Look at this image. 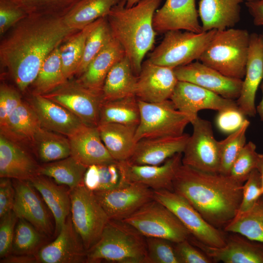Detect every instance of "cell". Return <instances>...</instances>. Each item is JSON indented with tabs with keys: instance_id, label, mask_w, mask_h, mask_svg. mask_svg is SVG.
<instances>
[{
	"instance_id": "obj_1",
	"label": "cell",
	"mask_w": 263,
	"mask_h": 263,
	"mask_svg": "<svg viewBox=\"0 0 263 263\" xmlns=\"http://www.w3.org/2000/svg\"><path fill=\"white\" fill-rule=\"evenodd\" d=\"M78 31L68 26L63 17L28 15L1 38V68L25 93L48 56Z\"/></svg>"
},
{
	"instance_id": "obj_2",
	"label": "cell",
	"mask_w": 263,
	"mask_h": 263,
	"mask_svg": "<svg viewBox=\"0 0 263 263\" xmlns=\"http://www.w3.org/2000/svg\"><path fill=\"white\" fill-rule=\"evenodd\" d=\"M244 183L229 175L200 171L182 164L173 190L184 197L210 225L224 227L236 215Z\"/></svg>"
},
{
	"instance_id": "obj_3",
	"label": "cell",
	"mask_w": 263,
	"mask_h": 263,
	"mask_svg": "<svg viewBox=\"0 0 263 263\" xmlns=\"http://www.w3.org/2000/svg\"><path fill=\"white\" fill-rule=\"evenodd\" d=\"M162 0H140L127 7L126 0H123L106 17L113 38L122 46L137 76L145 55L155 42L153 19Z\"/></svg>"
},
{
	"instance_id": "obj_4",
	"label": "cell",
	"mask_w": 263,
	"mask_h": 263,
	"mask_svg": "<svg viewBox=\"0 0 263 263\" xmlns=\"http://www.w3.org/2000/svg\"><path fill=\"white\" fill-rule=\"evenodd\" d=\"M146 238L122 221L110 220L97 243L87 251L86 263H147Z\"/></svg>"
},
{
	"instance_id": "obj_5",
	"label": "cell",
	"mask_w": 263,
	"mask_h": 263,
	"mask_svg": "<svg viewBox=\"0 0 263 263\" xmlns=\"http://www.w3.org/2000/svg\"><path fill=\"white\" fill-rule=\"evenodd\" d=\"M250 34L243 29L217 30L199 60L225 76L243 80L245 74Z\"/></svg>"
},
{
	"instance_id": "obj_6",
	"label": "cell",
	"mask_w": 263,
	"mask_h": 263,
	"mask_svg": "<svg viewBox=\"0 0 263 263\" xmlns=\"http://www.w3.org/2000/svg\"><path fill=\"white\" fill-rule=\"evenodd\" d=\"M216 30L201 33L172 30L164 34L160 43L148 58L155 64L174 69L199 60Z\"/></svg>"
},
{
	"instance_id": "obj_7",
	"label": "cell",
	"mask_w": 263,
	"mask_h": 263,
	"mask_svg": "<svg viewBox=\"0 0 263 263\" xmlns=\"http://www.w3.org/2000/svg\"><path fill=\"white\" fill-rule=\"evenodd\" d=\"M69 191L72 223L87 251L99 240L110 219L94 192L83 183Z\"/></svg>"
},
{
	"instance_id": "obj_8",
	"label": "cell",
	"mask_w": 263,
	"mask_h": 263,
	"mask_svg": "<svg viewBox=\"0 0 263 263\" xmlns=\"http://www.w3.org/2000/svg\"><path fill=\"white\" fill-rule=\"evenodd\" d=\"M140 122L135 135V141L144 138L180 136L190 117L177 110L170 100L149 103L138 99Z\"/></svg>"
},
{
	"instance_id": "obj_9",
	"label": "cell",
	"mask_w": 263,
	"mask_h": 263,
	"mask_svg": "<svg viewBox=\"0 0 263 263\" xmlns=\"http://www.w3.org/2000/svg\"><path fill=\"white\" fill-rule=\"evenodd\" d=\"M122 221L146 238H163L173 244L188 239L191 235L171 211L154 199Z\"/></svg>"
},
{
	"instance_id": "obj_10",
	"label": "cell",
	"mask_w": 263,
	"mask_h": 263,
	"mask_svg": "<svg viewBox=\"0 0 263 263\" xmlns=\"http://www.w3.org/2000/svg\"><path fill=\"white\" fill-rule=\"evenodd\" d=\"M153 199L171 211L197 240L213 247L225 244L226 238L224 234L208 223L182 196L174 191L157 190H153Z\"/></svg>"
},
{
	"instance_id": "obj_11",
	"label": "cell",
	"mask_w": 263,
	"mask_h": 263,
	"mask_svg": "<svg viewBox=\"0 0 263 263\" xmlns=\"http://www.w3.org/2000/svg\"><path fill=\"white\" fill-rule=\"evenodd\" d=\"M191 124L193 132L182 153V164L209 173H219V142L214 137L211 123L198 116Z\"/></svg>"
},
{
	"instance_id": "obj_12",
	"label": "cell",
	"mask_w": 263,
	"mask_h": 263,
	"mask_svg": "<svg viewBox=\"0 0 263 263\" xmlns=\"http://www.w3.org/2000/svg\"><path fill=\"white\" fill-rule=\"evenodd\" d=\"M42 95L65 108L85 125L97 127L102 94L87 88L76 79H68Z\"/></svg>"
},
{
	"instance_id": "obj_13",
	"label": "cell",
	"mask_w": 263,
	"mask_h": 263,
	"mask_svg": "<svg viewBox=\"0 0 263 263\" xmlns=\"http://www.w3.org/2000/svg\"><path fill=\"white\" fill-rule=\"evenodd\" d=\"M110 220L122 221L153 199V190L139 183L94 192Z\"/></svg>"
},
{
	"instance_id": "obj_14",
	"label": "cell",
	"mask_w": 263,
	"mask_h": 263,
	"mask_svg": "<svg viewBox=\"0 0 263 263\" xmlns=\"http://www.w3.org/2000/svg\"><path fill=\"white\" fill-rule=\"evenodd\" d=\"M174 71L178 80L194 84L224 98L235 100L240 94L242 79L225 76L199 60L175 68Z\"/></svg>"
},
{
	"instance_id": "obj_15",
	"label": "cell",
	"mask_w": 263,
	"mask_h": 263,
	"mask_svg": "<svg viewBox=\"0 0 263 263\" xmlns=\"http://www.w3.org/2000/svg\"><path fill=\"white\" fill-rule=\"evenodd\" d=\"M15 198L13 210L18 218L31 224L44 236L54 231L49 208L37 190L28 180L13 179Z\"/></svg>"
},
{
	"instance_id": "obj_16",
	"label": "cell",
	"mask_w": 263,
	"mask_h": 263,
	"mask_svg": "<svg viewBox=\"0 0 263 263\" xmlns=\"http://www.w3.org/2000/svg\"><path fill=\"white\" fill-rule=\"evenodd\" d=\"M169 99L177 110L190 117V123L202 110L218 112L237 106L235 100L224 98L194 84L179 80Z\"/></svg>"
},
{
	"instance_id": "obj_17",
	"label": "cell",
	"mask_w": 263,
	"mask_h": 263,
	"mask_svg": "<svg viewBox=\"0 0 263 263\" xmlns=\"http://www.w3.org/2000/svg\"><path fill=\"white\" fill-rule=\"evenodd\" d=\"M178 81L174 69L155 64L148 59L143 62L137 76L135 96L149 103L169 99Z\"/></svg>"
},
{
	"instance_id": "obj_18",
	"label": "cell",
	"mask_w": 263,
	"mask_h": 263,
	"mask_svg": "<svg viewBox=\"0 0 263 263\" xmlns=\"http://www.w3.org/2000/svg\"><path fill=\"white\" fill-rule=\"evenodd\" d=\"M37 263H86L87 250L73 225L71 213L56 237L35 254Z\"/></svg>"
},
{
	"instance_id": "obj_19",
	"label": "cell",
	"mask_w": 263,
	"mask_h": 263,
	"mask_svg": "<svg viewBox=\"0 0 263 263\" xmlns=\"http://www.w3.org/2000/svg\"><path fill=\"white\" fill-rule=\"evenodd\" d=\"M182 153H178L159 165L132 164L127 160L119 164L129 183L144 185L153 190H173V181L182 164Z\"/></svg>"
},
{
	"instance_id": "obj_20",
	"label": "cell",
	"mask_w": 263,
	"mask_h": 263,
	"mask_svg": "<svg viewBox=\"0 0 263 263\" xmlns=\"http://www.w3.org/2000/svg\"><path fill=\"white\" fill-rule=\"evenodd\" d=\"M263 80V36L252 33L250 41L244 80L236 103L245 116H255V97Z\"/></svg>"
},
{
	"instance_id": "obj_21",
	"label": "cell",
	"mask_w": 263,
	"mask_h": 263,
	"mask_svg": "<svg viewBox=\"0 0 263 263\" xmlns=\"http://www.w3.org/2000/svg\"><path fill=\"white\" fill-rule=\"evenodd\" d=\"M195 0H166L153 16V26L156 33L185 30L201 33L202 25Z\"/></svg>"
},
{
	"instance_id": "obj_22",
	"label": "cell",
	"mask_w": 263,
	"mask_h": 263,
	"mask_svg": "<svg viewBox=\"0 0 263 263\" xmlns=\"http://www.w3.org/2000/svg\"><path fill=\"white\" fill-rule=\"evenodd\" d=\"M26 101L37 114L41 126L46 129L69 137L85 125L65 108L42 95L31 94Z\"/></svg>"
},
{
	"instance_id": "obj_23",
	"label": "cell",
	"mask_w": 263,
	"mask_h": 263,
	"mask_svg": "<svg viewBox=\"0 0 263 263\" xmlns=\"http://www.w3.org/2000/svg\"><path fill=\"white\" fill-rule=\"evenodd\" d=\"M190 242L198 248L213 262L224 263H263V249L249 242L246 238L233 235L226 238L221 247L210 246L195 239L191 235Z\"/></svg>"
},
{
	"instance_id": "obj_24",
	"label": "cell",
	"mask_w": 263,
	"mask_h": 263,
	"mask_svg": "<svg viewBox=\"0 0 263 263\" xmlns=\"http://www.w3.org/2000/svg\"><path fill=\"white\" fill-rule=\"evenodd\" d=\"M38 165L27 148L0 133V177L30 180L38 174Z\"/></svg>"
},
{
	"instance_id": "obj_25",
	"label": "cell",
	"mask_w": 263,
	"mask_h": 263,
	"mask_svg": "<svg viewBox=\"0 0 263 263\" xmlns=\"http://www.w3.org/2000/svg\"><path fill=\"white\" fill-rule=\"evenodd\" d=\"M189 135L162 138H144L138 141L127 160L132 164L159 165L178 153H183Z\"/></svg>"
},
{
	"instance_id": "obj_26",
	"label": "cell",
	"mask_w": 263,
	"mask_h": 263,
	"mask_svg": "<svg viewBox=\"0 0 263 263\" xmlns=\"http://www.w3.org/2000/svg\"><path fill=\"white\" fill-rule=\"evenodd\" d=\"M68 138L71 155L87 167L116 161L102 141L97 127L85 125Z\"/></svg>"
},
{
	"instance_id": "obj_27",
	"label": "cell",
	"mask_w": 263,
	"mask_h": 263,
	"mask_svg": "<svg viewBox=\"0 0 263 263\" xmlns=\"http://www.w3.org/2000/svg\"><path fill=\"white\" fill-rule=\"evenodd\" d=\"M246 0H200L198 12L203 31L233 28L241 19V4Z\"/></svg>"
},
{
	"instance_id": "obj_28",
	"label": "cell",
	"mask_w": 263,
	"mask_h": 263,
	"mask_svg": "<svg viewBox=\"0 0 263 263\" xmlns=\"http://www.w3.org/2000/svg\"><path fill=\"white\" fill-rule=\"evenodd\" d=\"M126 56L121 44L113 38L76 79L87 88L102 94L105 79L112 68Z\"/></svg>"
},
{
	"instance_id": "obj_29",
	"label": "cell",
	"mask_w": 263,
	"mask_h": 263,
	"mask_svg": "<svg viewBox=\"0 0 263 263\" xmlns=\"http://www.w3.org/2000/svg\"><path fill=\"white\" fill-rule=\"evenodd\" d=\"M29 181L40 194L55 220V234L57 235L71 212L69 191L54 183L49 177L38 174Z\"/></svg>"
},
{
	"instance_id": "obj_30",
	"label": "cell",
	"mask_w": 263,
	"mask_h": 263,
	"mask_svg": "<svg viewBox=\"0 0 263 263\" xmlns=\"http://www.w3.org/2000/svg\"><path fill=\"white\" fill-rule=\"evenodd\" d=\"M41 127L33 108L26 100H22L10 115L5 126L0 128V133L31 149L35 136Z\"/></svg>"
},
{
	"instance_id": "obj_31",
	"label": "cell",
	"mask_w": 263,
	"mask_h": 263,
	"mask_svg": "<svg viewBox=\"0 0 263 263\" xmlns=\"http://www.w3.org/2000/svg\"><path fill=\"white\" fill-rule=\"evenodd\" d=\"M137 127L117 123L97 126L101 140L114 160L126 161L132 156L136 143L135 135Z\"/></svg>"
},
{
	"instance_id": "obj_32",
	"label": "cell",
	"mask_w": 263,
	"mask_h": 263,
	"mask_svg": "<svg viewBox=\"0 0 263 263\" xmlns=\"http://www.w3.org/2000/svg\"><path fill=\"white\" fill-rule=\"evenodd\" d=\"M137 76L125 56L108 73L102 90L103 100L135 96Z\"/></svg>"
},
{
	"instance_id": "obj_33",
	"label": "cell",
	"mask_w": 263,
	"mask_h": 263,
	"mask_svg": "<svg viewBox=\"0 0 263 263\" xmlns=\"http://www.w3.org/2000/svg\"><path fill=\"white\" fill-rule=\"evenodd\" d=\"M31 149L42 163L59 160L71 155L68 137L42 127L36 133Z\"/></svg>"
},
{
	"instance_id": "obj_34",
	"label": "cell",
	"mask_w": 263,
	"mask_h": 263,
	"mask_svg": "<svg viewBox=\"0 0 263 263\" xmlns=\"http://www.w3.org/2000/svg\"><path fill=\"white\" fill-rule=\"evenodd\" d=\"M140 117L138 99L136 96L103 100L99 109L98 125L117 123L138 126Z\"/></svg>"
},
{
	"instance_id": "obj_35",
	"label": "cell",
	"mask_w": 263,
	"mask_h": 263,
	"mask_svg": "<svg viewBox=\"0 0 263 263\" xmlns=\"http://www.w3.org/2000/svg\"><path fill=\"white\" fill-rule=\"evenodd\" d=\"M87 167L80 163L74 156L40 165L38 174L54 179L60 185H66L70 189L83 183Z\"/></svg>"
},
{
	"instance_id": "obj_36",
	"label": "cell",
	"mask_w": 263,
	"mask_h": 263,
	"mask_svg": "<svg viewBox=\"0 0 263 263\" xmlns=\"http://www.w3.org/2000/svg\"><path fill=\"white\" fill-rule=\"evenodd\" d=\"M83 183L93 192L117 188L129 184L118 161L89 166L85 173Z\"/></svg>"
},
{
	"instance_id": "obj_37",
	"label": "cell",
	"mask_w": 263,
	"mask_h": 263,
	"mask_svg": "<svg viewBox=\"0 0 263 263\" xmlns=\"http://www.w3.org/2000/svg\"><path fill=\"white\" fill-rule=\"evenodd\" d=\"M123 0H81L63 19L70 28L80 30L97 19L107 17Z\"/></svg>"
},
{
	"instance_id": "obj_38",
	"label": "cell",
	"mask_w": 263,
	"mask_h": 263,
	"mask_svg": "<svg viewBox=\"0 0 263 263\" xmlns=\"http://www.w3.org/2000/svg\"><path fill=\"white\" fill-rule=\"evenodd\" d=\"M224 230L263 243V199L261 197L248 211L236 215L224 227Z\"/></svg>"
},
{
	"instance_id": "obj_39",
	"label": "cell",
	"mask_w": 263,
	"mask_h": 263,
	"mask_svg": "<svg viewBox=\"0 0 263 263\" xmlns=\"http://www.w3.org/2000/svg\"><path fill=\"white\" fill-rule=\"evenodd\" d=\"M59 47L54 50L42 64L36 78L29 87L31 94H45L67 80L63 72Z\"/></svg>"
},
{
	"instance_id": "obj_40",
	"label": "cell",
	"mask_w": 263,
	"mask_h": 263,
	"mask_svg": "<svg viewBox=\"0 0 263 263\" xmlns=\"http://www.w3.org/2000/svg\"><path fill=\"white\" fill-rule=\"evenodd\" d=\"M98 19L72 35L59 47L62 70L66 79L75 75L81 61L87 38Z\"/></svg>"
},
{
	"instance_id": "obj_41",
	"label": "cell",
	"mask_w": 263,
	"mask_h": 263,
	"mask_svg": "<svg viewBox=\"0 0 263 263\" xmlns=\"http://www.w3.org/2000/svg\"><path fill=\"white\" fill-rule=\"evenodd\" d=\"M113 38L106 17L99 19L87 38L83 55L75 76L77 78L84 73L91 62Z\"/></svg>"
},
{
	"instance_id": "obj_42",
	"label": "cell",
	"mask_w": 263,
	"mask_h": 263,
	"mask_svg": "<svg viewBox=\"0 0 263 263\" xmlns=\"http://www.w3.org/2000/svg\"><path fill=\"white\" fill-rule=\"evenodd\" d=\"M43 236L29 222L19 218L15 229L12 254H35L42 244Z\"/></svg>"
},
{
	"instance_id": "obj_43",
	"label": "cell",
	"mask_w": 263,
	"mask_h": 263,
	"mask_svg": "<svg viewBox=\"0 0 263 263\" xmlns=\"http://www.w3.org/2000/svg\"><path fill=\"white\" fill-rule=\"evenodd\" d=\"M27 15L64 17L81 0H11Z\"/></svg>"
},
{
	"instance_id": "obj_44",
	"label": "cell",
	"mask_w": 263,
	"mask_h": 263,
	"mask_svg": "<svg viewBox=\"0 0 263 263\" xmlns=\"http://www.w3.org/2000/svg\"><path fill=\"white\" fill-rule=\"evenodd\" d=\"M250 122L246 119L238 130L219 141L221 164L219 173L229 175L231 166L246 143V132Z\"/></svg>"
},
{
	"instance_id": "obj_45",
	"label": "cell",
	"mask_w": 263,
	"mask_h": 263,
	"mask_svg": "<svg viewBox=\"0 0 263 263\" xmlns=\"http://www.w3.org/2000/svg\"><path fill=\"white\" fill-rule=\"evenodd\" d=\"M259 157L255 144L251 141L246 143L233 162L229 175L244 183L251 172L257 169Z\"/></svg>"
},
{
	"instance_id": "obj_46",
	"label": "cell",
	"mask_w": 263,
	"mask_h": 263,
	"mask_svg": "<svg viewBox=\"0 0 263 263\" xmlns=\"http://www.w3.org/2000/svg\"><path fill=\"white\" fill-rule=\"evenodd\" d=\"M146 241L147 263H180L172 242L155 237H146Z\"/></svg>"
},
{
	"instance_id": "obj_47",
	"label": "cell",
	"mask_w": 263,
	"mask_h": 263,
	"mask_svg": "<svg viewBox=\"0 0 263 263\" xmlns=\"http://www.w3.org/2000/svg\"><path fill=\"white\" fill-rule=\"evenodd\" d=\"M263 195L260 174L258 169H255L243 184L242 200L236 215L251 209Z\"/></svg>"
},
{
	"instance_id": "obj_48",
	"label": "cell",
	"mask_w": 263,
	"mask_h": 263,
	"mask_svg": "<svg viewBox=\"0 0 263 263\" xmlns=\"http://www.w3.org/2000/svg\"><path fill=\"white\" fill-rule=\"evenodd\" d=\"M245 116L238 106L228 107L218 111L216 125L221 132L229 134L241 128L246 119Z\"/></svg>"
},
{
	"instance_id": "obj_49",
	"label": "cell",
	"mask_w": 263,
	"mask_h": 263,
	"mask_svg": "<svg viewBox=\"0 0 263 263\" xmlns=\"http://www.w3.org/2000/svg\"><path fill=\"white\" fill-rule=\"evenodd\" d=\"M27 15L11 0H0V38Z\"/></svg>"
},
{
	"instance_id": "obj_50",
	"label": "cell",
	"mask_w": 263,
	"mask_h": 263,
	"mask_svg": "<svg viewBox=\"0 0 263 263\" xmlns=\"http://www.w3.org/2000/svg\"><path fill=\"white\" fill-rule=\"evenodd\" d=\"M22 99L18 90L6 84L0 86V128L3 127L10 115Z\"/></svg>"
},
{
	"instance_id": "obj_51",
	"label": "cell",
	"mask_w": 263,
	"mask_h": 263,
	"mask_svg": "<svg viewBox=\"0 0 263 263\" xmlns=\"http://www.w3.org/2000/svg\"><path fill=\"white\" fill-rule=\"evenodd\" d=\"M0 257L12 254L15 229L18 217L12 210L0 218Z\"/></svg>"
},
{
	"instance_id": "obj_52",
	"label": "cell",
	"mask_w": 263,
	"mask_h": 263,
	"mask_svg": "<svg viewBox=\"0 0 263 263\" xmlns=\"http://www.w3.org/2000/svg\"><path fill=\"white\" fill-rule=\"evenodd\" d=\"M180 263H211L213 261L204 252L193 245L188 239L174 244Z\"/></svg>"
},
{
	"instance_id": "obj_53",
	"label": "cell",
	"mask_w": 263,
	"mask_h": 263,
	"mask_svg": "<svg viewBox=\"0 0 263 263\" xmlns=\"http://www.w3.org/2000/svg\"><path fill=\"white\" fill-rule=\"evenodd\" d=\"M15 189L12 179L1 177L0 179V218L13 210Z\"/></svg>"
},
{
	"instance_id": "obj_54",
	"label": "cell",
	"mask_w": 263,
	"mask_h": 263,
	"mask_svg": "<svg viewBox=\"0 0 263 263\" xmlns=\"http://www.w3.org/2000/svg\"><path fill=\"white\" fill-rule=\"evenodd\" d=\"M245 5L256 26H263V0H246Z\"/></svg>"
},
{
	"instance_id": "obj_55",
	"label": "cell",
	"mask_w": 263,
	"mask_h": 263,
	"mask_svg": "<svg viewBox=\"0 0 263 263\" xmlns=\"http://www.w3.org/2000/svg\"><path fill=\"white\" fill-rule=\"evenodd\" d=\"M1 263H37L35 254L16 255L11 254L0 260Z\"/></svg>"
},
{
	"instance_id": "obj_56",
	"label": "cell",
	"mask_w": 263,
	"mask_h": 263,
	"mask_svg": "<svg viewBox=\"0 0 263 263\" xmlns=\"http://www.w3.org/2000/svg\"><path fill=\"white\" fill-rule=\"evenodd\" d=\"M257 169L260 174L261 187L263 192V154H260L259 161Z\"/></svg>"
},
{
	"instance_id": "obj_57",
	"label": "cell",
	"mask_w": 263,
	"mask_h": 263,
	"mask_svg": "<svg viewBox=\"0 0 263 263\" xmlns=\"http://www.w3.org/2000/svg\"><path fill=\"white\" fill-rule=\"evenodd\" d=\"M260 88L262 90L263 96L261 101L256 107V112L258 113L260 119L263 121V80L260 85Z\"/></svg>"
},
{
	"instance_id": "obj_58",
	"label": "cell",
	"mask_w": 263,
	"mask_h": 263,
	"mask_svg": "<svg viewBox=\"0 0 263 263\" xmlns=\"http://www.w3.org/2000/svg\"><path fill=\"white\" fill-rule=\"evenodd\" d=\"M140 0H126V6L130 7L136 4Z\"/></svg>"
},
{
	"instance_id": "obj_59",
	"label": "cell",
	"mask_w": 263,
	"mask_h": 263,
	"mask_svg": "<svg viewBox=\"0 0 263 263\" xmlns=\"http://www.w3.org/2000/svg\"></svg>"
},
{
	"instance_id": "obj_60",
	"label": "cell",
	"mask_w": 263,
	"mask_h": 263,
	"mask_svg": "<svg viewBox=\"0 0 263 263\" xmlns=\"http://www.w3.org/2000/svg\"><path fill=\"white\" fill-rule=\"evenodd\" d=\"M262 35H263V33H262Z\"/></svg>"
}]
</instances>
